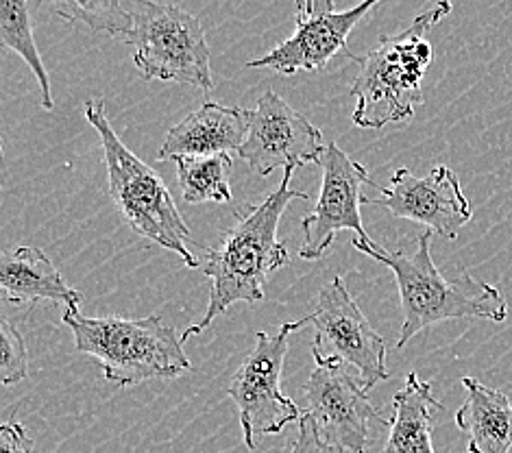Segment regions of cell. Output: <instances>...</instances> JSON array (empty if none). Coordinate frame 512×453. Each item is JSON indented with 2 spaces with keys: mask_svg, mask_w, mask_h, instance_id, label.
<instances>
[{
  "mask_svg": "<svg viewBox=\"0 0 512 453\" xmlns=\"http://www.w3.org/2000/svg\"><path fill=\"white\" fill-rule=\"evenodd\" d=\"M295 168H286L275 192L262 203L245 205L236 216V225L223 234L218 249L203 247L199 271L212 281L210 303L197 325H190L181 340L203 334L218 316L234 303L264 301V284L271 273L290 264L286 242L277 238L279 220L292 201H308L306 192L292 190L290 181Z\"/></svg>",
  "mask_w": 512,
  "mask_h": 453,
  "instance_id": "6da1fadb",
  "label": "cell"
},
{
  "mask_svg": "<svg viewBox=\"0 0 512 453\" xmlns=\"http://www.w3.org/2000/svg\"><path fill=\"white\" fill-rule=\"evenodd\" d=\"M353 247L371 255L395 275L401 314H404L397 349H404L423 329L443 321L484 318V321L504 323L508 318V301L495 286L469 273L454 281L441 275L432 260V231H425L417 238V249L412 255L386 251L371 238H353Z\"/></svg>",
  "mask_w": 512,
  "mask_h": 453,
  "instance_id": "7a4b0ae2",
  "label": "cell"
},
{
  "mask_svg": "<svg viewBox=\"0 0 512 453\" xmlns=\"http://www.w3.org/2000/svg\"><path fill=\"white\" fill-rule=\"evenodd\" d=\"M449 14L451 3H436L414 18L406 31L382 35L367 55H358L360 70L349 88L356 99L353 125L382 129L414 116V109L423 105L421 83L434 57L425 35Z\"/></svg>",
  "mask_w": 512,
  "mask_h": 453,
  "instance_id": "3957f363",
  "label": "cell"
},
{
  "mask_svg": "<svg viewBox=\"0 0 512 453\" xmlns=\"http://www.w3.org/2000/svg\"><path fill=\"white\" fill-rule=\"evenodd\" d=\"M62 323L75 336V347L103 366L107 382L138 386L149 379H175L192 369L177 329L162 316L144 318L83 316L79 308H66Z\"/></svg>",
  "mask_w": 512,
  "mask_h": 453,
  "instance_id": "277c9868",
  "label": "cell"
},
{
  "mask_svg": "<svg viewBox=\"0 0 512 453\" xmlns=\"http://www.w3.org/2000/svg\"><path fill=\"white\" fill-rule=\"evenodd\" d=\"M85 118L99 133L105 153L109 197L129 227L138 236L177 253L188 268H199L201 260L192 253V247H201V244L194 242L164 179L118 138L105 114L103 101L90 99L85 103Z\"/></svg>",
  "mask_w": 512,
  "mask_h": 453,
  "instance_id": "5b68a950",
  "label": "cell"
},
{
  "mask_svg": "<svg viewBox=\"0 0 512 453\" xmlns=\"http://www.w3.org/2000/svg\"><path fill=\"white\" fill-rule=\"evenodd\" d=\"M133 18L125 44L136 48L133 64L151 81H175L201 92L214 90L210 46L197 16L179 5L133 0L125 3Z\"/></svg>",
  "mask_w": 512,
  "mask_h": 453,
  "instance_id": "8992f818",
  "label": "cell"
},
{
  "mask_svg": "<svg viewBox=\"0 0 512 453\" xmlns=\"http://www.w3.org/2000/svg\"><path fill=\"white\" fill-rule=\"evenodd\" d=\"M295 332L299 327L292 321L279 327L277 334H255V347L227 386V395L238 406L242 438L249 449L258 447L262 436L279 434L303 416V410L282 390L288 338Z\"/></svg>",
  "mask_w": 512,
  "mask_h": 453,
  "instance_id": "52a82bcc",
  "label": "cell"
},
{
  "mask_svg": "<svg viewBox=\"0 0 512 453\" xmlns=\"http://www.w3.org/2000/svg\"><path fill=\"white\" fill-rule=\"evenodd\" d=\"M299 329L312 325V355L356 369L362 386L371 390L390 377L386 342L371 327L360 305L349 295L343 277H334L316 297L314 310L295 321Z\"/></svg>",
  "mask_w": 512,
  "mask_h": 453,
  "instance_id": "ba28073f",
  "label": "cell"
},
{
  "mask_svg": "<svg viewBox=\"0 0 512 453\" xmlns=\"http://www.w3.org/2000/svg\"><path fill=\"white\" fill-rule=\"evenodd\" d=\"M303 395L308 401V414L316 423L327 445L340 451L364 453L371 445V423L388 425L373 408L369 390L353 377L345 364L314 358Z\"/></svg>",
  "mask_w": 512,
  "mask_h": 453,
  "instance_id": "9c48e42d",
  "label": "cell"
},
{
  "mask_svg": "<svg viewBox=\"0 0 512 453\" xmlns=\"http://www.w3.org/2000/svg\"><path fill=\"white\" fill-rule=\"evenodd\" d=\"M375 7V0H367L349 11H336L332 0H301L295 7V33L260 59L249 61L247 68H268L279 75H295L301 70H325L327 61L336 55L356 61L358 55L349 53L347 38Z\"/></svg>",
  "mask_w": 512,
  "mask_h": 453,
  "instance_id": "30bf717a",
  "label": "cell"
},
{
  "mask_svg": "<svg viewBox=\"0 0 512 453\" xmlns=\"http://www.w3.org/2000/svg\"><path fill=\"white\" fill-rule=\"evenodd\" d=\"M325 153L321 131L275 92H264L251 109L249 136L238 155L253 173L268 177L277 168L319 166Z\"/></svg>",
  "mask_w": 512,
  "mask_h": 453,
  "instance_id": "8fae6325",
  "label": "cell"
},
{
  "mask_svg": "<svg viewBox=\"0 0 512 453\" xmlns=\"http://www.w3.org/2000/svg\"><path fill=\"white\" fill-rule=\"evenodd\" d=\"M323 170L321 194L314 210L301 220L303 244L299 255L303 260L316 262L332 247L338 231H356V238L369 240L362 225L360 205L364 183H369V173L356 159H351L338 144H325V153L319 162Z\"/></svg>",
  "mask_w": 512,
  "mask_h": 453,
  "instance_id": "7c38bea8",
  "label": "cell"
},
{
  "mask_svg": "<svg viewBox=\"0 0 512 453\" xmlns=\"http://www.w3.org/2000/svg\"><path fill=\"white\" fill-rule=\"evenodd\" d=\"M364 203L380 205L393 216L419 223L447 240H456L460 229L473 218L460 179L447 166H436L425 177L412 175L408 168H399L390 177V186L386 190L382 188L380 197H364Z\"/></svg>",
  "mask_w": 512,
  "mask_h": 453,
  "instance_id": "4fadbf2b",
  "label": "cell"
},
{
  "mask_svg": "<svg viewBox=\"0 0 512 453\" xmlns=\"http://www.w3.org/2000/svg\"><path fill=\"white\" fill-rule=\"evenodd\" d=\"M251 109L227 107L221 103H203L197 112L168 131L157 151L160 162L179 157H214L238 153L249 136Z\"/></svg>",
  "mask_w": 512,
  "mask_h": 453,
  "instance_id": "5bb4252c",
  "label": "cell"
},
{
  "mask_svg": "<svg viewBox=\"0 0 512 453\" xmlns=\"http://www.w3.org/2000/svg\"><path fill=\"white\" fill-rule=\"evenodd\" d=\"M0 295L14 305H35L38 301L64 303L79 308L81 292L66 284L55 264L38 247H11L0 253Z\"/></svg>",
  "mask_w": 512,
  "mask_h": 453,
  "instance_id": "9a60e30c",
  "label": "cell"
},
{
  "mask_svg": "<svg viewBox=\"0 0 512 453\" xmlns=\"http://www.w3.org/2000/svg\"><path fill=\"white\" fill-rule=\"evenodd\" d=\"M467 399L456 412V425L467 434V453H510L512 403L480 379L462 377Z\"/></svg>",
  "mask_w": 512,
  "mask_h": 453,
  "instance_id": "2e32d148",
  "label": "cell"
},
{
  "mask_svg": "<svg viewBox=\"0 0 512 453\" xmlns=\"http://www.w3.org/2000/svg\"><path fill=\"white\" fill-rule=\"evenodd\" d=\"M434 410H445V406L436 401L432 384L421 382L414 371L408 373L406 386L393 397L390 434L382 453H436L432 445Z\"/></svg>",
  "mask_w": 512,
  "mask_h": 453,
  "instance_id": "e0dca14e",
  "label": "cell"
},
{
  "mask_svg": "<svg viewBox=\"0 0 512 453\" xmlns=\"http://www.w3.org/2000/svg\"><path fill=\"white\" fill-rule=\"evenodd\" d=\"M181 197L186 203H229L234 199L229 175L234 162L231 155L179 157L175 159Z\"/></svg>",
  "mask_w": 512,
  "mask_h": 453,
  "instance_id": "ac0fdd59",
  "label": "cell"
},
{
  "mask_svg": "<svg viewBox=\"0 0 512 453\" xmlns=\"http://www.w3.org/2000/svg\"><path fill=\"white\" fill-rule=\"evenodd\" d=\"M0 44L5 48H11V51H16L24 61H27L35 79L40 83L42 107L46 112H53L55 99L51 90V79H48L38 44H35L29 5L24 3V0H0Z\"/></svg>",
  "mask_w": 512,
  "mask_h": 453,
  "instance_id": "d6986e66",
  "label": "cell"
},
{
  "mask_svg": "<svg viewBox=\"0 0 512 453\" xmlns=\"http://www.w3.org/2000/svg\"><path fill=\"white\" fill-rule=\"evenodd\" d=\"M68 22H81L94 33H107L109 38L125 40L133 29V18L125 3H59L53 7Z\"/></svg>",
  "mask_w": 512,
  "mask_h": 453,
  "instance_id": "ffe728a7",
  "label": "cell"
},
{
  "mask_svg": "<svg viewBox=\"0 0 512 453\" xmlns=\"http://www.w3.org/2000/svg\"><path fill=\"white\" fill-rule=\"evenodd\" d=\"M29 351L16 325L3 318L0 321V382L14 386L27 379Z\"/></svg>",
  "mask_w": 512,
  "mask_h": 453,
  "instance_id": "44dd1931",
  "label": "cell"
},
{
  "mask_svg": "<svg viewBox=\"0 0 512 453\" xmlns=\"http://www.w3.org/2000/svg\"><path fill=\"white\" fill-rule=\"evenodd\" d=\"M290 453H343L340 449L327 445L321 438L319 430H316V423L308 412H303L299 421V436L290 447Z\"/></svg>",
  "mask_w": 512,
  "mask_h": 453,
  "instance_id": "7402d4cb",
  "label": "cell"
},
{
  "mask_svg": "<svg viewBox=\"0 0 512 453\" xmlns=\"http://www.w3.org/2000/svg\"><path fill=\"white\" fill-rule=\"evenodd\" d=\"M0 453H33V438L22 423H5L0 427Z\"/></svg>",
  "mask_w": 512,
  "mask_h": 453,
  "instance_id": "603a6c76",
  "label": "cell"
}]
</instances>
